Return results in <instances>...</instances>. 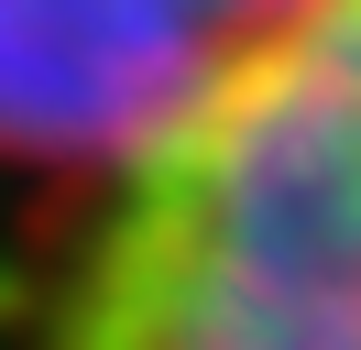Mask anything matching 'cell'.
Instances as JSON below:
<instances>
[{"label": "cell", "instance_id": "7a4b0ae2", "mask_svg": "<svg viewBox=\"0 0 361 350\" xmlns=\"http://www.w3.org/2000/svg\"><path fill=\"white\" fill-rule=\"evenodd\" d=\"M285 0H0V153L110 175Z\"/></svg>", "mask_w": 361, "mask_h": 350}, {"label": "cell", "instance_id": "6da1fadb", "mask_svg": "<svg viewBox=\"0 0 361 350\" xmlns=\"http://www.w3.org/2000/svg\"><path fill=\"white\" fill-rule=\"evenodd\" d=\"M23 350H361V0H285L77 186Z\"/></svg>", "mask_w": 361, "mask_h": 350}]
</instances>
